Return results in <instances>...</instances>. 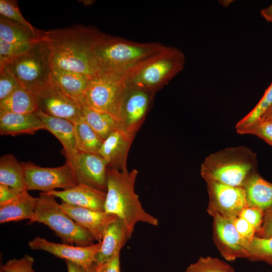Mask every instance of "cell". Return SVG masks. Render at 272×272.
<instances>
[{"instance_id": "1", "label": "cell", "mask_w": 272, "mask_h": 272, "mask_svg": "<svg viewBox=\"0 0 272 272\" xmlns=\"http://www.w3.org/2000/svg\"><path fill=\"white\" fill-rule=\"evenodd\" d=\"M103 34L95 27L80 25L39 31L51 64L84 75L92 79L98 74L93 56L97 40Z\"/></svg>"}, {"instance_id": "2", "label": "cell", "mask_w": 272, "mask_h": 272, "mask_svg": "<svg viewBox=\"0 0 272 272\" xmlns=\"http://www.w3.org/2000/svg\"><path fill=\"white\" fill-rule=\"evenodd\" d=\"M139 171L133 169L120 171L107 169V188L104 206L105 212L115 215L124 224L129 238L135 225L145 223L154 226L159 225L158 219L143 208L135 191Z\"/></svg>"}, {"instance_id": "3", "label": "cell", "mask_w": 272, "mask_h": 272, "mask_svg": "<svg viewBox=\"0 0 272 272\" xmlns=\"http://www.w3.org/2000/svg\"><path fill=\"white\" fill-rule=\"evenodd\" d=\"M165 45L140 43L103 33L96 42L93 56L99 73L124 75Z\"/></svg>"}, {"instance_id": "4", "label": "cell", "mask_w": 272, "mask_h": 272, "mask_svg": "<svg viewBox=\"0 0 272 272\" xmlns=\"http://www.w3.org/2000/svg\"><path fill=\"white\" fill-rule=\"evenodd\" d=\"M257 167L256 155L250 149L230 147L207 156L201 165L200 174L206 182L244 187L257 172Z\"/></svg>"}, {"instance_id": "5", "label": "cell", "mask_w": 272, "mask_h": 272, "mask_svg": "<svg viewBox=\"0 0 272 272\" xmlns=\"http://www.w3.org/2000/svg\"><path fill=\"white\" fill-rule=\"evenodd\" d=\"M185 60L181 50L164 46L122 75L127 85L155 94L183 70Z\"/></svg>"}, {"instance_id": "6", "label": "cell", "mask_w": 272, "mask_h": 272, "mask_svg": "<svg viewBox=\"0 0 272 272\" xmlns=\"http://www.w3.org/2000/svg\"><path fill=\"white\" fill-rule=\"evenodd\" d=\"M4 67L8 69L23 88L38 95L54 85L49 53L40 40L25 52L8 61Z\"/></svg>"}, {"instance_id": "7", "label": "cell", "mask_w": 272, "mask_h": 272, "mask_svg": "<svg viewBox=\"0 0 272 272\" xmlns=\"http://www.w3.org/2000/svg\"><path fill=\"white\" fill-rule=\"evenodd\" d=\"M54 197L47 192L40 193L30 223L39 222L47 225L63 243H74L78 246L93 244L95 240L90 233L72 219Z\"/></svg>"}, {"instance_id": "8", "label": "cell", "mask_w": 272, "mask_h": 272, "mask_svg": "<svg viewBox=\"0 0 272 272\" xmlns=\"http://www.w3.org/2000/svg\"><path fill=\"white\" fill-rule=\"evenodd\" d=\"M127 86L122 75L99 73L91 79L81 104L108 113L120 123L121 104Z\"/></svg>"}, {"instance_id": "9", "label": "cell", "mask_w": 272, "mask_h": 272, "mask_svg": "<svg viewBox=\"0 0 272 272\" xmlns=\"http://www.w3.org/2000/svg\"><path fill=\"white\" fill-rule=\"evenodd\" d=\"M21 163L27 191L48 192L58 188L67 189L79 184L74 165L67 160L63 165L57 167H42L31 162Z\"/></svg>"}, {"instance_id": "10", "label": "cell", "mask_w": 272, "mask_h": 272, "mask_svg": "<svg viewBox=\"0 0 272 272\" xmlns=\"http://www.w3.org/2000/svg\"><path fill=\"white\" fill-rule=\"evenodd\" d=\"M209 194L207 212L211 216L218 215L233 220L247 206L243 187L232 186L215 181L206 182Z\"/></svg>"}, {"instance_id": "11", "label": "cell", "mask_w": 272, "mask_h": 272, "mask_svg": "<svg viewBox=\"0 0 272 272\" xmlns=\"http://www.w3.org/2000/svg\"><path fill=\"white\" fill-rule=\"evenodd\" d=\"M154 95L145 89L128 85L120 110L122 130L135 136L145 120Z\"/></svg>"}, {"instance_id": "12", "label": "cell", "mask_w": 272, "mask_h": 272, "mask_svg": "<svg viewBox=\"0 0 272 272\" xmlns=\"http://www.w3.org/2000/svg\"><path fill=\"white\" fill-rule=\"evenodd\" d=\"M213 218V240L221 255L230 261L248 258L250 241L238 232L232 220L218 215Z\"/></svg>"}, {"instance_id": "13", "label": "cell", "mask_w": 272, "mask_h": 272, "mask_svg": "<svg viewBox=\"0 0 272 272\" xmlns=\"http://www.w3.org/2000/svg\"><path fill=\"white\" fill-rule=\"evenodd\" d=\"M101 245V242L88 246H72L50 242L39 236L29 242V246L32 249L47 251L55 257L73 262L85 269L94 263Z\"/></svg>"}, {"instance_id": "14", "label": "cell", "mask_w": 272, "mask_h": 272, "mask_svg": "<svg viewBox=\"0 0 272 272\" xmlns=\"http://www.w3.org/2000/svg\"><path fill=\"white\" fill-rule=\"evenodd\" d=\"M38 99L39 110L48 115L69 120L74 124L84 119L82 104L54 84L51 88L39 95Z\"/></svg>"}, {"instance_id": "15", "label": "cell", "mask_w": 272, "mask_h": 272, "mask_svg": "<svg viewBox=\"0 0 272 272\" xmlns=\"http://www.w3.org/2000/svg\"><path fill=\"white\" fill-rule=\"evenodd\" d=\"M79 184L106 192L107 161L99 155L79 152L73 162Z\"/></svg>"}, {"instance_id": "16", "label": "cell", "mask_w": 272, "mask_h": 272, "mask_svg": "<svg viewBox=\"0 0 272 272\" xmlns=\"http://www.w3.org/2000/svg\"><path fill=\"white\" fill-rule=\"evenodd\" d=\"M60 207L75 222L87 230L94 239L101 242L108 226L117 218L105 211H97L74 206L62 201Z\"/></svg>"}, {"instance_id": "17", "label": "cell", "mask_w": 272, "mask_h": 272, "mask_svg": "<svg viewBox=\"0 0 272 272\" xmlns=\"http://www.w3.org/2000/svg\"><path fill=\"white\" fill-rule=\"evenodd\" d=\"M134 137L119 129L112 132L103 142L99 155L107 161V168L120 171L128 170V154Z\"/></svg>"}, {"instance_id": "18", "label": "cell", "mask_w": 272, "mask_h": 272, "mask_svg": "<svg viewBox=\"0 0 272 272\" xmlns=\"http://www.w3.org/2000/svg\"><path fill=\"white\" fill-rule=\"evenodd\" d=\"M62 201L74 206L97 211H105L106 192L83 183L63 190H52L47 192Z\"/></svg>"}, {"instance_id": "19", "label": "cell", "mask_w": 272, "mask_h": 272, "mask_svg": "<svg viewBox=\"0 0 272 272\" xmlns=\"http://www.w3.org/2000/svg\"><path fill=\"white\" fill-rule=\"evenodd\" d=\"M35 114L45 125V129L52 133L60 142L66 160L73 164L76 155L80 152L77 145L75 124L69 120L48 115L40 110Z\"/></svg>"}, {"instance_id": "20", "label": "cell", "mask_w": 272, "mask_h": 272, "mask_svg": "<svg viewBox=\"0 0 272 272\" xmlns=\"http://www.w3.org/2000/svg\"><path fill=\"white\" fill-rule=\"evenodd\" d=\"M45 125L35 113L0 114L1 135L33 134L37 131L45 129Z\"/></svg>"}, {"instance_id": "21", "label": "cell", "mask_w": 272, "mask_h": 272, "mask_svg": "<svg viewBox=\"0 0 272 272\" xmlns=\"http://www.w3.org/2000/svg\"><path fill=\"white\" fill-rule=\"evenodd\" d=\"M129 239L126 228L118 218L106 229L101 241V248L97 254L94 263L101 265L106 262Z\"/></svg>"}, {"instance_id": "22", "label": "cell", "mask_w": 272, "mask_h": 272, "mask_svg": "<svg viewBox=\"0 0 272 272\" xmlns=\"http://www.w3.org/2000/svg\"><path fill=\"white\" fill-rule=\"evenodd\" d=\"M51 66L54 84L64 93L81 104L91 79L81 74L64 70L52 64Z\"/></svg>"}, {"instance_id": "23", "label": "cell", "mask_w": 272, "mask_h": 272, "mask_svg": "<svg viewBox=\"0 0 272 272\" xmlns=\"http://www.w3.org/2000/svg\"><path fill=\"white\" fill-rule=\"evenodd\" d=\"M27 191L24 190L15 199L0 204L1 224L33 218L38 198L32 196Z\"/></svg>"}, {"instance_id": "24", "label": "cell", "mask_w": 272, "mask_h": 272, "mask_svg": "<svg viewBox=\"0 0 272 272\" xmlns=\"http://www.w3.org/2000/svg\"><path fill=\"white\" fill-rule=\"evenodd\" d=\"M243 188L247 206L257 208L264 213L272 209V183L257 172L249 179Z\"/></svg>"}, {"instance_id": "25", "label": "cell", "mask_w": 272, "mask_h": 272, "mask_svg": "<svg viewBox=\"0 0 272 272\" xmlns=\"http://www.w3.org/2000/svg\"><path fill=\"white\" fill-rule=\"evenodd\" d=\"M39 110L38 95L23 87L0 101V114L35 113Z\"/></svg>"}, {"instance_id": "26", "label": "cell", "mask_w": 272, "mask_h": 272, "mask_svg": "<svg viewBox=\"0 0 272 272\" xmlns=\"http://www.w3.org/2000/svg\"><path fill=\"white\" fill-rule=\"evenodd\" d=\"M0 184L27 190L24 167L12 154L1 157Z\"/></svg>"}, {"instance_id": "27", "label": "cell", "mask_w": 272, "mask_h": 272, "mask_svg": "<svg viewBox=\"0 0 272 272\" xmlns=\"http://www.w3.org/2000/svg\"><path fill=\"white\" fill-rule=\"evenodd\" d=\"M85 121L104 141L115 131L121 129L119 122L111 115L82 105Z\"/></svg>"}, {"instance_id": "28", "label": "cell", "mask_w": 272, "mask_h": 272, "mask_svg": "<svg viewBox=\"0 0 272 272\" xmlns=\"http://www.w3.org/2000/svg\"><path fill=\"white\" fill-rule=\"evenodd\" d=\"M39 31L35 32L0 15V39L10 43L34 44L39 40Z\"/></svg>"}, {"instance_id": "29", "label": "cell", "mask_w": 272, "mask_h": 272, "mask_svg": "<svg viewBox=\"0 0 272 272\" xmlns=\"http://www.w3.org/2000/svg\"><path fill=\"white\" fill-rule=\"evenodd\" d=\"M75 131L79 151L99 155L103 141L84 119L75 124Z\"/></svg>"}, {"instance_id": "30", "label": "cell", "mask_w": 272, "mask_h": 272, "mask_svg": "<svg viewBox=\"0 0 272 272\" xmlns=\"http://www.w3.org/2000/svg\"><path fill=\"white\" fill-rule=\"evenodd\" d=\"M272 115V82L257 105L235 125L236 131Z\"/></svg>"}, {"instance_id": "31", "label": "cell", "mask_w": 272, "mask_h": 272, "mask_svg": "<svg viewBox=\"0 0 272 272\" xmlns=\"http://www.w3.org/2000/svg\"><path fill=\"white\" fill-rule=\"evenodd\" d=\"M185 272H235L227 262L219 258L200 256L194 263L190 264Z\"/></svg>"}, {"instance_id": "32", "label": "cell", "mask_w": 272, "mask_h": 272, "mask_svg": "<svg viewBox=\"0 0 272 272\" xmlns=\"http://www.w3.org/2000/svg\"><path fill=\"white\" fill-rule=\"evenodd\" d=\"M247 259L251 261L265 262L272 259V237L264 238L255 236L250 242Z\"/></svg>"}, {"instance_id": "33", "label": "cell", "mask_w": 272, "mask_h": 272, "mask_svg": "<svg viewBox=\"0 0 272 272\" xmlns=\"http://www.w3.org/2000/svg\"><path fill=\"white\" fill-rule=\"evenodd\" d=\"M0 15L18 23L35 32H38V29L35 28L23 16L19 8L17 1L1 0Z\"/></svg>"}, {"instance_id": "34", "label": "cell", "mask_w": 272, "mask_h": 272, "mask_svg": "<svg viewBox=\"0 0 272 272\" xmlns=\"http://www.w3.org/2000/svg\"><path fill=\"white\" fill-rule=\"evenodd\" d=\"M34 44L10 43L0 39V68L5 66L13 58L28 50Z\"/></svg>"}, {"instance_id": "35", "label": "cell", "mask_w": 272, "mask_h": 272, "mask_svg": "<svg viewBox=\"0 0 272 272\" xmlns=\"http://www.w3.org/2000/svg\"><path fill=\"white\" fill-rule=\"evenodd\" d=\"M244 134L255 135L272 146V120L264 119L237 131Z\"/></svg>"}, {"instance_id": "36", "label": "cell", "mask_w": 272, "mask_h": 272, "mask_svg": "<svg viewBox=\"0 0 272 272\" xmlns=\"http://www.w3.org/2000/svg\"><path fill=\"white\" fill-rule=\"evenodd\" d=\"M21 87V83L7 67L0 68V101Z\"/></svg>"}, {"instance_id": "37", "label": "cell", "mask_w": 272, "mask_h": 272, "mask_svg": "<svg viewBox=\"0 0 272 272\" xmlns=\"http://www.w3.org/2000/svg\"><path fill=\"white\" fill-rule=\"evenodd\" d=\"M34 259L25 254L20 259L14 258L1 265V272H35L33 268Z\"/></svg>"}, {"instance_id": "38", "label": "cell", "mask_w": 272, "mask_h": 272, "mask_svg": "<svg viewBox=\"0 0 272 272\" xmlns=\"http://www.w3.org/2000/svg\"><path fill=\"white\" fill-rule=\"evenodd\" d=\"M264 215V213L261 210L246 206L243 209L239 216L246 220L257 232L261 228Z\"/></svg>"}, {"instance_id": "39", "label": "cell", "mask_w": 272, "mask_h": 272, "mask_svg": "<svg viewBox=\"0 0 272 272\" xmlns=\"http://www.w3.org/2000/svg\"><path fill=\"white\" fill-rule=\"evenodd\" d=\"M232 220L236 230L241 236L250 241L255 236V229L246 220L238 216Z\"/></svg>"}, {"instance_id": "40", "label": "cell", "mask_w": 272, "mask_h": 272, "mask_svg": "<svg viewBox=\"0 0 272 272\" xmlns=\"http://www.w3.org/2000/svg\"><path fill=\"white\" fill-rule=\"evenodd\" d=\"M120 250L117 251L104 264H95L99 272H120L119 254Z\"/></svg>"}, {"instance_id": "41", "label": "cell", "mask_w": 272, "mask_h": 272, "mask_svg": "<svg viewBox=\"0 0 272 272\" xmlns=\"http://www.w3.org/2000/svg\"><path fill=\"white\" fill-rule=\"evenodd\" d=\"M255 236L264 238L272 237V209L264 213L261 228Z\"/></svg>"}, {"instance_id": "42", "label": "cell", "mask_w": 272, "mask_h": 272, "mask_svg": "<svg viewBox=\"0 0 272 272\" xmlns=\"http://www.w3.org/2000/svg\"><path fill=\"white\" fill-rule=\"evenodd\" d=\"M24 190L0 184V204L11 201L18 197Z\"/></svg>"}, {"instance_id": "43", "label": "cell", "mask_w": 272, "mask_h": 272, "mask_svg": "<svg viewBox=\"0 0 272 272\" xmlns=\"http://www.w3.org/2000/svg\"><path fill=\"white\" fill-rule=\"evenodd\" d=\"M67 272H86V269L73 262L65 260Z\"/></svg>"}, {"instance_id": "44", "label": "cell", "mask_w": 272, "mask_h": 272, "mask_svg": "<svg viewBox=\"0 0 272 272\" xmlns=\"http://www.w3.org/2000/svg\"><path fill=\"white\" fill-rule=\"evenodd\" d=\"M260 15L267 21L272 22V4L260 11Z\"/></svg>"}, {"instance_id": "45", "label": "cell", "mask_w": 272, "mask_h": 272, "mask_svg": "<svg viewBox=\"0 0 272 272\" xmlns=\"http://www.w3.org/2000/svg\"><path fill=\"white\" fill-rule=\"evenodd\" d=\"M78 2L79 3H82L85 6H90L95 2L94 1H92V0H82V1H78Z\"/></svg>"}, {"instance_id": "46", "label": "cell", "mask_w": 272, "mask_h": 272, "mask_svg": "<svg viewBox=\"0 0 272 272\" xmlns=\"http://www.w3.org/2000/svg\"><path fill=\"white\" fill-rule=\"evenodd\" d=\"M86 272H99L96 266L94 263L90 267L86 269Z\"/></svg>"}, {"instance_id": "47", "label": "cell", "mask_w": 272, "mask_h": 272, "mask_svg": "<svg viewBox=\"0 0 272 272\" xmlns=\"http://www.w3.org/2000/svg\"><path fill=\"white\" fill-rule=\"evenodd\" d=\"M233 2V1H230V0H228V1H221L220 3L221 5H222L224 7H226V6H229L232 2Z\"/></svg>"}, {"instance_id": "48", "label": "cell", "mask_w": 272, "mask_h": 272, "mask_svg": "<svg viewBox=\"0 0 272 272\" xmlns=\"http://www.w3.org/2000/svg\"><path fill=\"white\" fill-rule=\"evenodd\" d=\"M265 262H266L268 264L272 265V259L267 260Z\"/></svg>"}, {"instance_id": "49", "label": "cell", "mask_w": 272, "mask_h": 272, "mask_svg": "<svg viewBox=\"0 0 272 272\" xmlns=\"http://www.w3.org/2000/svg\"><path fill=\"white\" fill-rule=\"evenodd\" d=\"M270 119V120H272V116H271L270 117H269V118H267V119Z\"/></svg>"}]
</instances>
